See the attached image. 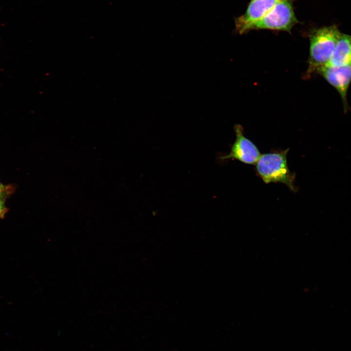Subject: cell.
<instances>
[{
  "label": "cell",
  "mask_w": 351,
  "mask_h": 351,
  "mask_svg": "<svg viewBox=\"0 0 351 351\" xmlns=\"http://www.w3.org/2000/svg\"><path fill=\"white\" fill-rule=\"evenodd\" d=\"M294 0H280L262 19L256 22L251 30L270 29L291 32L299 21L295 15Z\"/></svg>",
  "instance_id": "obj_3"
},
{
  "label": "cell",
  "mask_w": 351,
  "mask_h": 351,
  "mask_svg": "<svg viewBox=\"0 0 351 351\" xmlns=\"http://www.w3.org/2000/svg\"><path fill=\"white\" fill-rule=\"evenodd\" d=\"M4 198L0 196V218H3L7 212V209L4 205Z\"/></svg>",
  "instance_id": "obj_8"
},
{
  "label": "cell",
  "mask_w": 351,
  "mask_h": 351,
  "mask_svg": "<svg viewBox=\"0 0 351 351\" xmlns=\"http://www.w3.org/2000/svg\"><path fill=\"white\" fill-rule=\"evenodd\" d=\"M318 73L337 91L341 98L344 110L347 111V95L351 82V64L342 66L326 65Z\"/></svg>",
  "instance_id": "obj_5"
},
{
  "label": "cell",
  "mask_w": 351,
  "mask_h": 351,
  "mask_svg": "<svg viewBox=\"0 0 351 351\" xmlns=\"http://www.w3.org/2000/svg\"><path fill=\"white\" fill-rule=\"evenodd\" d=\"M289 150L261 155L256 163V169L265 183L281 182L295 192V175L290 171L287 164Z\"/></svg>",
  "instance_id": "obj_2"
},
{
  "label": "cell",
  "mask_w": 351,
  "mask_h": 351,
  "mask_svg": "<svg viewBox=\"0 0 351 351\" xmlns=\"http://www.w3.org/2000/svg\"><path fill=\"white\" fill-rule=\"evenodd\" d=\"M236 139L229 154L220 156L221 160L229 158L237 159L248 164H255L261 154L257 147L244 135L243 129L239 124L234 127Z\"/></svg>",
  "instance_id": "obj_4"
},
{
  "label": "cell",
  "mask_w": 351,
  "mask_h": 351,
  "mask_svg": "<svg viewBox=\"0 0 351 351\" xmlns=\"http://www.w3.org/2000/svg\"><path fill=\"white\" fill-rule=\"evenodd\" d=\"M340 34L335 25L315 28L311 32L307 77L318 73L328 63Z\"/></svg>",
  "instance_id": "obj_1"
},
{
  "label": "cell",
  "mask_w": 351,
  "mask_h": 351,
  "mask_svg": "<svg viewBox=\"0 0 351 351\" xmlns=\"http://www.w3.org/2000/svg\"><path fill=\"white\" fill-rule=\"evenodd\" d=\"M280 0H251L245 13L235 19L237 31L243 34L265 16Z\"/></svg>",
  "instance_id": "obj_6"
},
{
  "label": "cell",
  "mask_w": 351,
  "mask_h": 351,
  "mask_svg": "<svg viewBox=\"0 0 351 351\" xmlns=\"http://www.w3.org/2000/svg\"><path fill=\"white\" fill-rule=\"evenodd\" d=\"M351 64V35L340 33L332 55L326 65L342 66Z\"/></svg>",
  "instance_id": "obj_7"
}]
</instances>
